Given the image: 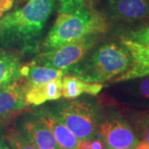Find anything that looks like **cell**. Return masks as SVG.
<instances>
[{
  "mask_svg": "<svg viewBox=\"0 0 149 149\" xmlns=\"http://www.w3.org/2000/svg\"><path fill=\"white\" fill-rule=\"evenodd\" d=\"M55 5L56 0H28L20 8L5 14L0 19V44L23 51L34 49Z\"/></svg>",
  "mask_w": 149,
  "mask_h": 149,
  "instance_id": "obj_1",
  "label": "cell"
},
{
  "mask_svg": "<svg viewBox=\"0 0 149 149\" xmlns=\"http://www.w3.org/2000/svg\"><path fill=\"white\" fill-rule=\"evenodd\" d=\"M110 28L107 17L85 2L76 9L59 13L56 20L43 41L44 51L92 36H102Z\"/></svg>",
  "mask_w": 149,
  "mask_h": 149,
  "instance_id": "obj_2",
  "label": "cell"
},
{
  "mask_svg": "<svg viewBox=\"0 0 149 149\" xmlns=\"http://www.w3.org/2000/svg\"><path fill=\"white\" fill-rule=\"evenodd\" d=\"M132 65L131 56L123 44L108 42L67 70L80 80L91 83L112 81L124 74Z\"/></svg>",
  "mask_w": 149,
  "mask_h": 149,
  "instance_id": "obj_3",
  "label": "cell"
},
{
  "mask_svg": "<svg viewBox=\"0 0 149 149\" xmlns=\"http://www.w3.org/2000/svg\"><path fill=\"white\" fill-rule=\"evenodd\" d=\"M54 113L79 140L95 139L98 133L97 110L90 102H65L61 104Z\"/></svg>",
  "mask_w": 149,
  "mask_h": 149,
  "instance_id": "obj_4",
  "label": "cell"
},
{
  "mask_svg": "<svg viewBox=\"0 0 149 149\" xmlns=\"http://www.w3.org/2000/svg\"><path fill=\"white\" fill-rule=\"evenodd\" d=\"M100 36L87 37L58 48L44 51L33 59L32 63L58 70H67L86 56L95 46Z\"/></svg>",
  "mask_w": 149,
  "mask_h": 149,
  "instance_id": "obj_5",
  "label": "cell"
},
{
  "mask_svg": "<svg viewBox=\"0 0 149 149\" xmlns=\"http://www.w3.org/2000/svg\"><path fill=\"white\" fill-rule=\"evenodd\" d=\"M98 133L107 149H133L139 143L132 127L118 113L100 123Z\"/></svg>",
  "mask_w": 149,
  "mask_h": 149,
  "instance_id": "obj_6",
  "label": "cell"
},
{
  "mask_svg": "<svg viewBox=\"0 0 149 149\" xmlns=\"http://www.w3.org/2000/svg\"><path fill=\"white\" fill-rule=\"evenodd\" d=\"M107 9L113 19L134 22L146 19L149 13V0H108Z\"/></svg>",
  "mask_w": 149,
  "mask_h": 149,
  "instance_id": "obj_7",
  "label": "cell"
},
{
  "mask_svg": "<svg viewBox=\"0 0 149 149\" xmlns=\"http://www.w3.org/2000/svg\"><path fill=\"white\" fill-rule=\"evenodd\" d=\"M19 131L37 149H61L51 130L35 114L22 119Z\"/></svg>",
  "mask_w": 149,
  "mask_h": 149,
  "instance_id": "obj_8",
  "label": "cell"
},
{
  "mask_svg": "<svg viewBox=\"0 0 149 149\" xmlns=\"http://www.w3.org/2000/svg\"><path fill=\"white\" fill-rule=\"evenodd\" d=\"M121 44L127 48L130 54L132 65L128 70L112 80V82L118 83L149 75V47H143L123 37Z\"/></svg>",
  "mask_w": 149,
  "mask_h": 149,
  "instance_id": "obj_9",
  "label": "cell"
},
{
  "mask_svg": "<svg viewBox=\"0 0 149 149\" xmlns=\"http://www.w3.org/2000/svg\"><path fill=\"white\" fill-rule=\"evenodd\" d=\"M61 80L56 79L42 84L22 85L23 99L27 106H38L61 98Z\"/></svg>",
  "mask_w": 149,
  "mask_h": 149,
  "instance_id": "obj_10",
  "label": "cell"
},
{
  "mask_svg": "<svg viewBox=\"0 0 149 149\" xmlns=\"http://www.w3.org/2000/svg\"><path fill=\"white\" fill-rule=\"evenodd\" d=\"M34 114L49 128L61 149H77L79 139L70 132L54 112L40 109Z\"/></svg>",
  "mask_w": 149,
  "mask_h": 149,
  "instance_id": "obj_11",
  "label": "cell"
},
{
  "mask_svg": "<svg viewBox=\"0 0 149 149\" xmlns=\"http://www.w3.org/2000/svg\"><path fill=\"white\" fill-rule=\"evenodd\" d=\"M27 107L23 99L22 86L17 81L0 89V123Z\"/></svg>",
  "mask_w": 149,
  "mask_h": 149,
  "instance_id": "obj_12",
  "label": "cell"
},
{
  "mask_svg": "<svg viewBox=\"0 0 149 149\" xmlns=\"http://www.w3.org/2000/svg\"><path fill=\"white\" fill-rule=\"evenodd\" d=\"M104 85L100 83H91L80 80L73 74H65L61 80V97L71 100L79 98L83 94L98 95Z\"/></svg>",
  "mask_w": 149,
  "mask_h": 149,
  "instance_id": "obj_13",
  "label": "cell"
},
{
  "mask_svg": "<svg viewBox=\"0 0 149 149\" xmlns=\"http://www.w3.org/2000/svg\"><path fill=\"white\" fill-rule=\"evenodd\" d=\"M66 72L67 70H65L54 69L31 62L27 65L22 66L21 76L25 78L26 85H34L61 79Z\"/></svg>",
  "mask_w": 149,
  "mask_h": 149,
  "instance_id": "obj_14",
  "label": "cell"
},
{
  "mask_svg": "<svg viewBox=\"0 0 149 149\" xmlns=\"http://www.w3.org/2000/svg\"><path fill=\"white\" fill-rule=\"evenodd\" d=\"M21 69V61L16 54L0 52V89L18 81Z\"/></svg>",
  "mask_w": 149,
  "mask_h": 149,
  "instance_id": "obj_15",
  "label": "cell"
},
{
  "mask_svg": "<svg viewBox=\"0 0 149 149\" xmlns=\"http://www.w3.org/2000/svg\"><path fill=\"white\" fill-rule=\"evenodd\" d=\"M135 130L142 141L149 143V110L134 115Z\"/></svg>",
  "mask_w": 149,
  "mask_h": 149,
  "instance_id": "obj_16",
  "label": "cell"
},
{
  "mask_svg": "<svg viewBox=\"0 0 149 149\" xmlns=\"http://www.w3.org/2000/svg\"><path fill=\"white\" fill-rule=\"evenodd\" d=\"M5 139L12 149H37L19 130L10 132Z\"/></svg>",
  "mask_w": 149,
  "mask_h": 149,
  "instance_id": "obj_17",
  "label": "cell"
},
{
  "mask_svg": "<svg viewBox=\"0 0 149 149\" xmlns=\"http://www.w3.org/2000/svg\"><path fill=\"white\" fill-rule=\"evenodd\" d=\"M123 37L143 47H149V25L133 30Z\"/></svg>",
  "mask_w": 149,
  "mask_h": 149,
  "instance_id": "obj_18",
  "label": "cell"
},
{
  "mask_svg": "<svg viewBox=\"0 0 149 149\" xmlns=\"http://www.w3.org/2000/svg\"><path fill=\"white\" fill-rule=\"evenodd\" d=\"M139 81L135 88L136 95L149 104V75L139 78Z\"/></svg>",
  "mask_w": 149,
  "mask_h": 149,
  "instance_id": "obj_19",
  "label": "cell"
},
{
  "mask_svg": "<svg viewBox=\"0 0 149 149\" xmlns=\"http://www.w3.org/2000/svg\"><path fill=\"white\" fill-rule=\"evenodd\" d=\"M14 0H0V19L13 6Z\"/></svg>",
  "mask_w": 149,
  "mask_h": 149,
  "instance_id": "obj_20",
  "label": "cell"
},
{
  "mask_svg": "<svg viewBox=\"0 0 149 149\" xmlns=\"http://www.w3.org/2000/svg\"><path fill=\"white\" fill-rule=\"evenodd\" d=\"M91 149H107V147L101 139H91Z\"/></svg>",
  "mask_w": 149,
  "mask_h": 149,
  "instance_id": "obj_21",
  "label": "cell"
},
{
  "mask_svg": "<svg viewBox=\"0 0 149 149\" xmlns=\"http://www.w3.org/2000/svg\"><path fill=\"white\" fill-rule=\"evenodd\" d=\"M91 139H85V140H79L77 149H91Z\"/></svg>",
  "mask_w": 149,
  "mask_h": 149,
  "instance_id": "obj_22",
  "label": "cell"
},
{
  "mask_svg": "<svg viewBox=\"0 0 149 149\" xmlns=\"http://www.w3.org/2000/svg\"><path fill=\"white\" fill-rule=\"evenodd\" d=\"M0 149H12L5 138L0 136Z\"/></svg>",
  "mask_w": 149,
  "mask_h": 149,
  "instance_id": "obj_23",
  "label": "cell"
},
{
  "mask_svg": "<svg viewBox=\"0 0 149 149\" xmlns=\"http://www.w3.org/2000/svg\"><path fill=\"white\" fill-rule=\"evenodd\" d=\"M133 149H149V143L143 141H141Z\"/></svg>",
  "mask_w": 149,
  "mask_h": 149,
  "instance_id": "obj_24",
  "label": "cell"
},
{
  "mask_svg": "<svg viewBox=\"0 0 149 149\" xmlns=\"http://www.w3.org/2000/svg\"><path fill=\"white\" fill-rule=\"evenodd\" d=\"M145 21L148 22H149V13H148V17H147V18L145 19Z\"/></svg>",
  "mask_w": 149,
  "mask_h": 149,
  "instance_id": "obj_25",
  "label": "cell"
},
{
  "mask_svg": "<svg viewBox=\"0 0 149 149\" xmlns=\"http://www.w3.org/2000/svg\"><path fill=\"white\" fill-rule=\"evenodd\" d=\"M80 1H82V2H85L86 0H80Z\"/></svg>",
  "mask_w": 149,
  "mask_h": 149,
  "instance_id": "obj_26",
  "label": "cell"
}]
</instances>
